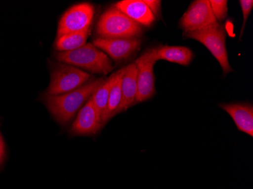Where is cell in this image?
<instances>
[{
  "mask_svg": "<svg viewBox=\"0 0 253 189\" xmlns=\"http://www.w3.org/2000/svg\"><path fill=\"white\" fill-rule=\"evenodd\" d=\"M104 79V78L92 79L78 89L60 96L47 95L45 102L48 109L61 124L69 123Z\"/></svg>",
  "mask_w": 253,
  "mask_h": 189,
  "instance_id": "cell-1",
  "label": "cell"
},
{
  "mask_svg": "<svg viewBox=\"0 0 253 189\" xmlns=\"http://www.w3.org/2000/svg\"><path fill=\"white\" fill-rule=\"evenodd\" d=\"M55 58L61 63L78 67L84 72L96 75H106L113 69L108 55L93 43L85 44L79 49L69 52H58Z\"/></svg>",
  "mask_w": 253,
  "mask_h": 189,
  "instance_id": "cell-2",
  "label": "cell"
},
{
  "mask_svg": "<svg viewBox=\"0 0 253 189\" xmlns=\"http://www.w3.org/2000/svg\"><path fill=\"white\" fill-rule=\"evenodd\" d=\"M143 31L141 25L130 19L116 7L106 10L101 15L96 34L104 39L136 38Z\"/></svg>",
  "mask_w": 253,
  "mask_h": 189,
  "instance_id": "cell-3",
  "label": "cell"
},
{
  "mask_svg": "<svg viewBox=\"0 0 253 189\" xmlns=\"http://www.w3.org/2000/svg\"><path fill=\"white\" fill-rule=\"evenodd\" d=\"M184 35L189 39L198 41L210 50L221 65L224 76L232 72L226 48L225 30L219 23L199 31L186 33Z\"/></svg>",
  "mask_w": 253,
  "mask_h": 189,
  "instance_id": "cell-4",
  "label": "cell"
},
{
  "mask_svg": "<svg viewBox=\"0 0 253 189\" xmlns=\"http://www.w3.org/2000/svg\"><path fill=\"white\" fill-rule=\"evenodd\" d=\"M90 78V74L83 70L66 64H58L51 75L47 95L60 96L72 92L83 86Z\"/></svg>",
  "mask_w": 253,
  "mask_h": 189,
  "instance_id": "cell-5",
  "label": "cell"
},
{
  "mask_svg": "<svg viewBox=\"0 0 253 189\" xmlns=\"http://www.w3.org/2000/svg\"><path fill=\"white\" fill-rule=\"evenodd\" d=\"M157 61V47L148 49L135 61L137 68V93L135 103L148 100L156 93L154 65Z\"/></svg>",
  "mask_w": 253,
  "mask_h": 189,
  "instance_id": "cell-6",
  "label": "cell"
},
{
  "mask_svg": "<svg viewBox=\"0 0 253 189\" xmlns=\"http://www.w3.org/2000/svg\"><path fill=\"white\" fill-rule=\"evenodd\" d=\"M94 13V7L87 2L71 7L65 11L59 21L57 38L89 29Z\"/></svg>",
  "mask_w": 253,
  "mask_h": 189,
  "instance_id": "cell-7",
  "label": "cell"
},
{
  "mask_svg": "<svg viewBox=\"0 0 253 189\" xmlns=\"http://www.w3.org/2000/svg\"><path fill=\"white\" fill-rule=\"evenodd\" d=\"M217 23L209 0H196L192 2L180 18V27L186 33L193 32Z\"/></svg>",
  "mask_w": 253,
  "mask_h": 189,
  "instance_id": "cell-8",
  "label": "cell"
},
{
  "mask_svg": "<svg viewBox=\"0 0 253 189\" xmlns=\"http://www.w3.org/2000/svg\"><path fill=\"white\" fill-rule=\"evenodd\" d=\"M93 44L114 60L120 61L128 58L137 50L140 45V40L138 38L104 39L99 38L93 40Z\"/></svg>",
  "mask_w": 253,
  "mask_h": 189,
  "instance_id": "cell-9",
  "label": "cell"
},
{
  "mask_svg": "<svg viewBox=\"0 0 253 189\" xmlns=\"http://www.w3.org/2000/svg\"><path fill=\"white\" fill-rule=\"evenodd\" d=\"M103 126L100 116L89 98L82 109L71 128V133L76 136H92Z\"/></svg>",
  "mask_w": 253,
  "mask_h": 189,
  "instance_id": "cell-10",
  "label": "cell"
},
{
  "mask_svg": "<svg viewBox=\"0 0 253 189\" xmlns=\"http://www.w3.org/2000/svg\"><path fill=\"white\" fill-rule=\"evenodd\" d=\"M114 7L141 26H151L156 21V17L143 0H122Z\"/></svg>",
  "mask_w": 253,
  "mask_h": 189,
  "instance_id": "cell-11",
  "label": "cell"
},
{
  "mask_svg": "<svg viewBox=\"0 0 253 189\" xmlns=\"http://www.w3.org/2000/svg\"><path fill=\"white\" fill-rule=\"evenodd\" d=\"M219 107L231 116L240 132L253 137V105L247 104H221Z\"/></svg>",
  "mask_w": 253,
  "mask_h": 189,
  "instance_id": "cell-12",
  "label": "cell"
},
{
  "mask_svg": "<svg viewBox=\"0 0 253 189\" xmlns=\"http://www.w3.org/2000/svg\"><path fill=\"white\" fill-rule=\"evenodd\" d=\"M137 93V68L135 62L125 67L122 80V102L121 112L134 105Z\"/></svg>",
  "mask_w": 253,
  "mask_h": 189,
  "instance_id": "cell-13",
  "label": "cell"
},
{
  "mask_svg": "<svg viewBox=\"0 0 253 189\" xmlns=\"http://www.w3.org/2000/svg\"><path fill=\"white\" fill-rule=\"evenodd\" d=\"M125 68L118 71L116 73L111 76L110 92H109V102L104 116L102 117V125L104 126L110 119L121 112V106L122 102V80Z\"/></svg>",
  "mask_w": 253,
  "mask_h": 189,
  "instance_id": "cell-14",
  "label": "cell"
},
{
  "mask_svg": "<svg viewBox=\"0 0 253 189\" xmlns=\"http://www.w3.org/2000/svg\"><path fill=\"white\" fill-rule=\"evenodd\" d=\"M157 58L158 61H168L171 63L187 66L194 58V54L187 47L163 45L157 47Z\"/></svg>",
  "mask_w": 253,
  "mask_h": 189,
  "instance_id": "cell-15",
  "label": "cell"
},
{
  "mask_svg": "<svg viewBox=\"0 0 253 189\" xmlns=\"http://www.w3.org/2000/svg\"><path fill=\"white\" fill-rule=\"evenodd\" d=\"M90 29L82 32L66 34L57 38L55 48L59 52H69L79 49L86 44Z\"/></svg>",
  "mask_w": 253,
  "mask_h": 189,
  "instance_id": "cell-16",
  "label": "cell"
},
{
  "mask_svg": "<svg viewBox=\"0 0 253 189\" xmlns=\"http://www.w3.org/2000/svg\"><path fill=\"white\" fill-rule=\"evenodd\" d=\"M111 76L108 79H105L104 81L101 83L100 86L97 88L91 96L90 99L93 102L95 109L97 111L100 116L101 120L104 116L107 108L108 102H109V92H110Z\"/></svg>",
  "mask_w": 253,
  "mask_h": 189,
  "instance_id": "cell-17",
  "label": "cell"
},
{
  "mask_svg": "<svg viewBox=\"0 0 253 189\" xmlns=\"http://www.w3.org/2000/svg\"><path fill=\"white\" fill-rule=\"evenodd\" d=\"M213 15L217 22H222L227 16V0H209Z\"/></svg>",
  "mask_w": 253,
  "mask_h": 189,
  "instance_id": "cell-18",
  "label": "cell"
},
{
  "mask_svg": "<svg viewBox=\"0 0 253 189\" xmlns=\"http://www.w3.org/2000/svg\"><path fill=\"white\" fill-rule=\"evenodd\" d=\"M240 4L241 9H242L243 16H244V22H243L242 28H241V31H240V39H241L243 34H244L246 23H247V19L250 16L252 9H253V0H240Z\"/></svg>",
  "mask_w": 253,
  "mask_h": 189,
  "instance_id": "cell-19",
  "label": "cell"
},
{
  "mask_svg": "<svg viewBox=\"0 0 253 189\" xmlns=\"http://www.w3.org/2000/svg\"><path fill=\"white\" fill-rule=\"evenodd\" d=\"M143 2L149 7V9L151 10L152 13L154 16L158 17L160 15L161 12V1L158 0H143Z\"/></svg>",
  "mask_w": 253,
  "mask_h": 189,
  "instance_id": "cell-20",
  "label": "cell"
},
{
  "mask_svg": "<svg viewBox=\"0 0 253 189\" xmlns=\"http://www.w3.org/2000/svg\"><path fill=\"white\" fill-rule=\"evenodd\" d=\"M5 156V146L2 135L0 133V166L2 165Z\"/></svg>",
  "mask_w": 253,
  "mask_h": 189,
  "instance_id": "cell-21",
  "label": "cell"
}]
</instances>
